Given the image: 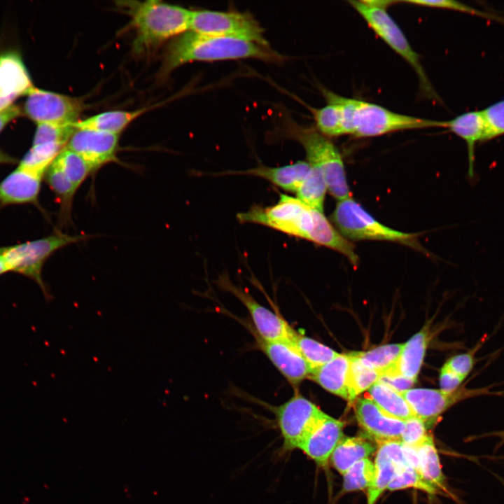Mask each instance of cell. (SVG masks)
Here are the masks:
<instances>
[{"label": "cell", "mask_w": 504, "mask_h": 504, "mask_svg": "<svg viewBox=\"0 0 504 504\" xmlns=\"http://www.w3.org/2000/svg\"><path fill=\"white\" fill-rule=\"evenodd\" d=\"M258 59L280 62L283 57L270 46L254 42L210 35L188 30L173 38L164 53L161 76L191 62H214L237 59Z\"/></svg>", "instance_id": "1"}, {"label": "cell", "mask_w": 504, "mask_h": 504, "mask_svg": "<svg viewBox=\"0 0 504 504\" xmlns=\"http://www.w3.org/2000/svg\"><path fill=\"white\" fill-rule=\"evenodd\" d=\"M326 102L341 111L344 135L374 137L391 132L427 128H444V120L421 118L394 112L374 103L350 98L321 89Z\"/></svg>", "instance_id": "2"}, {"label": "cell", "mask_w": 504, "mask_h": 504, "mask_svg": "<svg viewBox=\"0 0 504 504\" xmlns=\"http://www.w3.org/2000/svg\"><path fill=\"white\" fill-rule=\"evenodd\" d=\"M131 19L135 30L134 50L146 52L188 31L192 10L158 0L117 2Z\"/></svg>", "instance_id": "3"}, {"label": "cell", "mask_w": 504, "mask_h": 504, "mask_svg": "<svg viewBox=\"0 0 504 504\" xmlns=\"http://www.w3.org/2000/svg\"><path fill=\"white\" fill-rule=\"evenodd\" d=\"M348 2L374 33L412 68L418 78L421 94L430 99L439 100L421 64L419 55L412 48L404 32L387 12V8L397 3V1L364 0Z\"/></svg>", "instance_id": "4"}, {"label": "cell", "mask_w": 504, "mask_h": 504, "mask_svg": "<svg viewBox=\"0 0 504 504\" xmlns=\"http://www.w3.org/2000/svg\"><path fill=\"white\" fill-rule=\"evenodd\" d=\"M284 134L303 147L309 164L322 171L328 190L338 201L351 197L342 155L328 138L314 127L301 125L290 118L284 122Z\"/></svg>", "instance_id": "5"}, {"label": "cell", "mask_w": 504, "mask_h": 504, "mask_svg": "<svg viewBox=\"0 0 504 504\" xmlns=\"http://www.w3.org/2000/svg\"><path fill=\"white\" fill-rule=\"evenodd\" d=\"M90 237L86 234L70 235L58 230L43 238L2 247V255L8 272L18 273L35 281L48 301L52 295L42 278L45 262L60 248Z\"/></svg>", "instance_id": "6"}, {"label": "cell", "mask_w": 504, "mask_h": 504, "mask_svg": "<svg viewBox=\"0 0 504 504\" xmlns=\"http://www.w3.org/2000/svg\"><path fill=\"white\" fill-rule=\"evenodd\" d=\"M318 211L297 197L281 194L276 204L267 207L254 206L246 212L239 213L237 218L241 223L265 225L309 241Z\"/></svg>", "instance_id": "7"}, {"label": "cell", "mask_w": 504, "mask_h": 504, "mask_svg": "<svg viewBox=\"0 0 504 504\" xmlns=\"http://www.w3.org/2000/svg\"><path fill=\"white\" fill-rule=\"evenodd\" d=\"M332 220L343 236L351 239L389 241L421 248L416 234L384 225L351 197L338 201Z\"/></svg>", "instance_id": "8"}, {"label": "cell", "mask_w": 504, "mask_h": 504, "mask_svg": "<svg viewBox=\"0 0 504 504\" xmlns=\"http://www.w3.org/2000/svg\"><path fill=\"white\" fill-rule=\"evenodd\" d=\"M189 30L200 34L238 38L270 46L264 29L248 12L192 10Z\"/></svg>", "instance_id": "9"}, {"label": "cell", "mask_w": 504, "mask_h": 504, "mask_svg": "<svg viewBox=\"0 0 504 504\" xmlns=\"http://www.w3.org/2000/svg\"><path fill=\"white\" fill-rule=\"evenodd\" d=\"M282 440L281 454L299 447L314 426L326 416L312 401L296 391L283 404L273 409Z\"/></svg>", "instance_id": "10"}, {"label": "cell", "mask_w": 504, "mask_h": 504, "mask_svg": "<svg viewBox=\"0 0 504 504\" xmlns=\"http://www.w3.org/2000/svg\"><path fill=\"white\" fill-rule=\"evenodd\" d=\"M26 95L24 113L37 125L75 123L85 108L83 102L78 98L35 86H32Z\"/></svg>", "instance_id": "11"}, {"label": "cell", "mask_w": 504, "mask_h": 504, "mask_svg": "<svg viewBox=\"0 0 504 504\" xmlns=\"http://www.w3.org/2000/svg\"><path fill=\"white\" fill-rule=\"evenodd\" d=\"M489 394H495L490 391V387H461L450 393L441 389L410 388L402 393L414 416L426 424L433 423L442 413L461 400Z\"/></svg>", "instance_id": "12"}, {"label": "cell", "mask_w": 504, "mask_h": 504, "mask_svg": "<svg viewBox=\"0 0 504 504\" xmlns=\"http://www.w3.org/2000/svg\"><path fill=\"white\" fill-rule=\"evenodd\" d=\"M219 283L246 307L259 337L266 341L291 342L296 331L281 316L262 306L247 291L234 286L225 276L220 277Z\"/></svg>", "instance_id": "13"}, {"label": "cell", "mask_w": 504, "mask_h": 504, "mask_svg": "<svg viewBox=\"0 0 504 504\" xmlns=\"http://www.w3.org/2000/svg\"><path fill=\"white\" fill-rule=\"evenodd\" d=\"M119 134L93 130H76L66 148L85 160L95 172L117 160Z\"/></svg>", "instance_id": "14"}, {"label": "cell", "mask_w": 504, "mask_h": 504, "mask_svg": "<svg viewBox=\"0 0 504 504\" xmlns=\"http://www.w3.org/2000/svg\"><path fill=\"white\" fill-rule=\"evenodd\" d=\"M256 342L259 349L295 390L302 381L309 377L311 369L292 342L266 341L258 336Z\"/></svg>", "instance_id": "15"}, {"label": "cell", "mask_w": 504, "mask_h": 504, "mask_svg": "<svg viewBox=\"0 0 504 504\" xmlns=\"http://www.w3.org/2000/svg\"><path fill=\"white\" fill-rule=\"evenodd\" d=\"M344 424L328 414L314 426L304 438L301 450L317 466L326 468L343 435Z\"/></svg>", "instance_id": "16"}, {"label": "cell", "mask_w": 504, "mask_h": 504, "mask_svg": "<svg viewBox=\"0 0 504 504\" xmlns=\"http://www.w3.org/2000/svg\"><path fill=\"white\" fill-rule=\"evenodd\" d=\"M354 410L360 426L378 443L400 440L405 421L387 414L369 398H359Z\"/></svg>", "instance_id": "17"}, {"label": "cell", "mask_w": 504, "mask_h": 504, "mask_svg": "<svg viewBox=\"0 0 504 504\" xmlns=\"http://www.w3.org/2000/svg\"><path fill=\"white\" fill-rule=\"evenodd\" d=\"M34 86L29 74L17 54L0 55V110L13 104L19 96Z\"/></svg>", "instance_id": "18"}, {"label": "cell", "mask_w": 504, "mask_h": 504, "mask_svg": "<svg viewBox=\"0 0 504 504\" xmlns=\"http://www.w3.org/2000/svg\"><path fill=\"white\" fill-rule=\"evenodd\" d=\"M43 178L18 167L0 182V205H38Z\"/></svg>", "instance_id": "19"}, {"label": "cell", "mask_w": 504, "mask_h": 504, "mask_svg": "<svg viewBox=\"0 0 504 504\" xmlns=\"http://www.w3.org/2000/svg\"><path fill=\"white\" fill-rule=\"evenodd\" d=\"M351 357L339 354L332 360L313 371L309 379L327 391L349 402H353L349 388Z\"/></svg>", "instance_id": "20"}, {"label": "cell", "mask_w": 504, "mask_h": 504, "mask_svg": "<svg viewBox=\"0 0 504 504\" xmlns=\"http://www.w3.org/2000/svg\"><path fill=\"white\" fill-rule=\"evenodd\" d=\"M311 165L307 161L278 167L260 165L242 171H229L223 174L250 175L262 178L274 185L289 192H296L307 176Z\"/></svg>", "instance_id": "21"}, {"label": "cell", "mask_w": 504, "mask_h": 504, "mask_svg": "<svg viewBox=\"0 0 504 504\" xmlns=\"http://www.w3.org/2000/svg\"><path fill=\"white\" fill-rule=\"evenodd\" d=\"M462 139L468 150L469 178L475 176V150L477 143L482 142L484 125L481 111H468L445 120V127Z\"/></svg>", "instance_id": "22"}, {"label": "cell", "mask_w": 504, "mask_h": 504, "mask_svg": "<svg viewBox=\"0 0 504 504\" xmlns=\"http://www.w3.org/2000/svg\"><path fill=\"white\" fill-rule=\"evenodd\" d=\"M44 177L59 204L60 226H66L71 223L72 205L77 189L55 160L46 172Z\"/></svg>", "instance_id": "23"}, {"label": "cell", "mask_w": 504, "mask_h": 504, "mask_svg": "<svg viewBox=\"0 0 504 504\" xmlns=\"http://www.w3.org/2000/svg\"><path fill=\"white\" fill-rule=\"evenodd\" d=\"M429 341L427 327L413 335L403 344L400 355L393 370L400 374L416 380Z\"/></svg>", "instance_id": "24"}, {"label": "cell", "mask_w": 504, "mask_h": 504, "mask_svg": "<svg viewBox=\"0 0 504 504\" xmlns=\"http://www.w3.org/2000/svg\"><path fill=\"white\" fill-rule=\"evenodd\" d=\"M374 447L361 437L343 438L335 449L330 461L342 475L360 460L368 458L374 452Z\"/></svg>", "instance_id": "25"}, {"label": "cell", "mask_w": 504, "mask_h": 504, "mask_svg": "<svg viewBox=\"0 0 504 504\" xmlns=\"http://www.w3.org/2000/svg\"><path fill=\"white\" fill-rule=\"evenodd\" d=\"M147 108L132 111H111L103 112L88 118L78 120L74 126L76 130H93L120 134L134 120L144 113Z\"/></svg>", "instance_id": "26"}, {"label": "cell", "mask_w": 504, "mask_h": 504, "mask_svg": "<svg viewBox=\"0 0 504 504\" xmlns=\"http://www.w3.org/2000/svg\"><path fill=\"white\" fill-rule=\"evenodd\" d=\"M369 398L387 414L406 421L414 416L402 393L379 383H375L368 390Z\"/></svg>", "instance_id": "27"}, {"label": "cell", "mask_w": 504, "mask_h": 504, "mask_svg": "<svg viewBox=\"0 0 504 504\" xmlns=\"http://www.w3.org/2000/svg\"><path fill=\"white\" fill-rule=\"evenodd\" d=\"M419 457V473L422 478L435 489H443L445 479L439 456L433 437L430 435L416 447Z\"/></svg>", "instance_id": "28"}, {"label": "cell", "mask_w": 504, "mask_h": 504, "mask_svg": "<svg viewBox=\"0 0 504 504\" xmlns=\"http://www.w3.org/2000/svg\"><path fill=\"white\" fill-rule=\"evenodd\" d=\"M328 187L321 170L311 165L307 176L296 191L297 198L312 209L323 212Z\"/></svg>", "instance_id": "29"}, {"label": "cell", "mask_w": 504, "mask_h": 504, "mask_svg": "<svg viewBox=\"0 0 504 504\" xmlns=\"http://www.w3.org/2000/svg\"><path fill=\"white\" fill-rule=\"evenodd\" d=\"M291 342L309 365L311 373L339 354L331 348L298 332Z\"/></svg>", "instance_id": "30"}, {"label": "cell", "mask_w": 504, "mask_h": 504, "mask_svg": "<svg viewBox=\"0 0 504 504\" xmlns=\"http://www.w3.org/2000/svg\"><path fill=\"white\" fill-rule=\"evenodd\" d=\"M64 147L54 143L32 146L18 167L44 176L48 167Z\"/></svg>", "instance_id": "31"}, {"label": "cell", "mask_w": 504, "mask_h": 504, "mask_svg": "<svg viewBox=\"0 0 504 504\" xmlns=\"http://www.w3.org/2000/svg\"><path fill=\"white\" fill-rule=\"evenodd\" d=\"M402 346L403 344H389L368 351L354 354L363 363L382 375L395 368Z\"/></svg>", "instance_id": "32"}, {"label": "cell", "mask_w": 504, "mask_h": 504, "mask_svg": "<svg viewBox=\"0 0 504 504\" xmlns=\"http://www.w3.org/2000/svg\"><path fill=\"white\" fill-rule=\"evenodd\" d=\"M315 128L323 135L331 138L344 135L341 111L338 106L330 102L319 108H310Z\"/></svg>", "instance_id": "33"}, {"label": "cell", "mask_w": 504, "mask_h": 504, "mask_svg": "<svg viewBox=\"0 0 504 504\" xmlns=\"http://www.w3.org/2000/svg\"><path fill=\"white\" fill-rule=\"evenodd\" d=\"M69 179L78 190L94 171L80 155L64 147L55 158Z\"/></svg>", "instance_id": "34"}, {"label": "cell", "mask_w": 504, "mask_h": 504, "mask_svg": "<svg viewBox=\"0 0 504 504\" xmlns=\"http://www.w3.org/2000/svg\"><path fill=\"white\" fill-rule=\"evenodd\" d=\"M351 364L349 370V388L353 401L356 396L368 391L380 377L372 368L363 363L354 352L349 354Z\"/></svg>", "instance_id": "35"}, {"label": "cell", "mask_w": 504, "mask_h": 504, "mask_svg": "<svg viewBox=\"0 0 504 504\" xmlns=\"http://www.w3.org/2000/svg\"><path fill=\"white\" fill-rule=\"evenodd\" d=\"M374 464L368 458L360 460L351 466L343 475V492L368 489L375 476Z\"/></svg>", "instance_id": "36"}, {"label": "cell", "mask_w": 504, "mask_h": 504, "mask_svg": "<svg viewBox=\"0 0 504 504\" xmlns=\"http://www.w3.org/2000/svg\"><path fill=\"white\" fill-rule=\"evenodd\" d=\"M400 2L422 7L457 11L465 14L476 15L486 20H494L500 23L504 24V18L503 17L498 16L493 13L483 11L477 8L454 0H407L400 1Z\"/></svg>", "instance_id": "37"}, {"label": "cell", "mask_w": 504, "mask_h": 504, "mask_svg": "<svg viewBox=\"0 0 504 504\" xmlns=\"http://www.w3.org/2000/svg\"><path fill=\"white\" fill-rule=\"evenodd\" d=\"M73 124L41 123L38 124L33 140V145L48 143L59 144L66 146L76 129Z\"/></svg>", "instance_id": "38"}, {"label": "cell", "mask_w": 504, "mask_h": 504, "mask_svg": "<svg viewBox=\"0 0 504 504\" xmlns=\"http://www.w3.org/2000/svg\"><path fill=\"white\" fill-rule=\"evenodd\" d=\"M375 476L368 489L367 504H375L395 477L398 468L390 461L374 462Z\"/></svg>", "instance_id": "39"}, {"label": "cell", "mask_w": 504, "mask_h": 504, "mask_svg": "<svg viewBox=\"0 0 504 504\" xmlns=\"http://www.w3.org/2000/svg\"><path fill=\"white\" fill-rule=\"evenodd\" d=\"M484 125L483 141L504 134V99L498 101L481 111Z\"/></svg>", "instance_id": "40"}, {"label": "cell", "mask_w": 504, "mask_h": 504, "mask_svg": "<svg viewBox=\"0 0 504 504\" xmlns=\"http://www.w3.org/2000/svg\"><path fill=\"white\" fill-rule=\"evenodd\" d=\"M410 487L416 488L430 494L437 492V489L427 483L411 466H405L398 470L387 489L396 491Z\"/></svg>", "instance_id": "41"}, {"label": "cell", "mask_w": 504, "mask_h": 504, "mask_svg": "<svg viewBox=\"0 0 504 504\" xmlns=\"http://www.w3.org/2000/svg\"><path fill=\"white\" fill-rule=\"evenodd\" d=\"M390 461L398 470L410 466L407 462L403 444L400 440H391L378 443L374 462Z\"/></svg>", "instance_id": "42"}, {"label": "cell", "mask_w": 504, "mask_h": 504, "mask_svg": "<svg viewBox=\"0 0 504 504\" xmlns=\"http://www.w3.org/2000/svg\"><path fill=\"white\" fill-rule=\"evenodd\" d=\"M483 342L484 340H482L465 353L459 354L451 357L444 365L453 372L465 379L474 367L475 363V354L482 346Z\"/></svg>", "instance_id": "43"}, {"label": "cell", "mask_w": 504, "mask_h": 504, "mask_svg": "<svg viewBox=\"0 0 504 504\" xmlns=\"http://www.w3.org/2000/svg\"><path fill=\"white\" fill-rule=\"evenodd\" d=\"M426 423L414 416L405 421L400 441L405 445L416 448L427 438Z\"/></svg>", "instance_id": "44"}, {"label": "cell", "mask_w": 504, "mask_h": 504, "mask_svg": "<svg viewBox=\"0 0 504 504\" xmlns=\"http://www.w3.org/2000/svg\"><path fill=\"white\" fill-rule=\"evenodd\" d=\"M377 382L382 383L402 393L410 389L416 380L406 377L395 370H390L380 375Z\"/></svg>", "instance_id": "45"}, {"label": "cell", "mask_w": 504, "mask_h": 504, "mask_svg": "<svg viewBox=\"0 0 504 504\" xmlns=\"http://www.w3.org/2000/svg\"><path fill=\"white\" fill-rule=\"evenodd\" d=\"M464 379L453 372L444 365L440 372L439 382L440 389L444 392L450 393L459 388Z\"/></svg>", "instance_id": "46"}, {"label": "cell", "mask_w": 504, "mask_h": 504, "mask_svg": "<svg viewBox=\"0 0 504 504\" xmlns=\"http://www.w3.org/2000/svg\"><path fill=\"white\" fill-rule=\"evenodd\" d=\"M22 110L16 104H12L0 111V132L12 120L20 116Z\"/></svg>", "instance_id": "47"}, {"label": "cell", "mask_w": 504, "mask_h": 504, "mask_svg": "<svg viewBox=\"0 0 504 504\" xmlns=\"http://www.w3.org/2000/svg\"><path fill=\"white\" fill-rule=\"evenodd\" d=\"M16 161L17 160L15 158L0 150V164H14L16 162Z\"/></svg>", "instance_id": "48"}, {"label": "cell", "mask_w": 504, "mask_h": 504, "mask_svg": "<svg viewBox=\"0 0 504 504\" xmlns=\"http://www.w3.org/2000/svg\"><path fill=\"white\" fill-rule=\"evenodd\" d=\"M8 272V270L2 255V247H0V276Z\"/></svg>", "instance_id": "49"}, {"label": "cell", "mask_w": 504, "mask_h": 504, "mask_svg": "<svg viewBox=\"0 0 504 504\" xmlns=\"http://www.w3.org/2000/svg\"><path fill=\"white\" fill-rule=\"evenodd\" d=\"M486 435H489V436L491 435V436L498 437V438H500V439H502V440L504 441V430H500V431L493 432V433L486 434Z\"/></svg>", "instance_id": "50"}]
</instances>
